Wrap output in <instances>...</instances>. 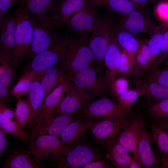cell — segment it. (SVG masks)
Here are the masks:
<instances>
[{
  "label": "cell",
  "instance_id": "obj_26",
  "mask_svg": "<svg viewBox=\"0 0 168 168\" xmlns=\"http://www.w3.org/2000/svg\"><path fill=\"white\" fill-rule=\"evenodd\" d=\"M44 72L39 73L35 77L27 94L26 99L31 111V124L40 109L45 98V92L40 82Z\"/></svg>",
  "mask_w": 168,
  "mask_h": 168
},
{
  "label": "cell",
  "instance_id": "obj_50",
  "mask_svg": "<svg viewBox=\"0 0 168 168\" xmlns=\"http://www.w3.org/2000/svg\"><path fill=\"white\" fill-rule=\"evenodd\" d=\"M0 112L10 119L15 117L14 110H13L11 107L8 106L7 104L1 100H0Z\"/></svg>",
  "mask_w": 168,
  "mask_h": 168
},
{
  "label": "cell",
  "instance_id": "obj_47",
  "mask_svg": "<svg viewBox=\"0 0 168 168\" xmlns=\"http://www.w3.org/2000/svg\"><path fill=\"white\" fill-rule=\"evenodd\" d=\"M8 133L0 127V156L2 157L3 153L7 148L9 141Z\"/></svg>",
  "mask_w": 168,
  "mask_h": 168
},
{
  "label": "cell",
  "instance_id": "obj_57",
  "mask_svg": "<svg viewBox=\"0 0 168 168\" xmlns=\"http://www.w3.org/2000/svg\"><path fill=\"white\" fill-rule=\"evenodd\" d=\"M168 131V130H167Z\"/></svg>",
  "mask_w": 168,
  "mask_h": 168
},
{
  "label": "cell",
  "instance_id": "obj_27",
  "mask_svg": "<svg viewBox=\"0 0 168 168\" xmlns=\"http://www.w3.org/2000/svg\"><path fill=\"white\" fill-rule=\"evenodd\" d=\"M98 5L102 6L111 12L122 15L135 10H140L142 5L135 4L129 0H91Z\"/></svg>",
  "mask_w": 168,
  "mask_h": 168
},
{
  "label": "cell",
  "instance_id": "obj_56",
  "mask_svg": "<svg viewBox=\"0 0 168 168\" xmlns=\"http://www.w3.org/2000/svg\"><path fill=\"white\" fill-rule=\"evenodd\" d=\"M59 1L61 0H59Z\"/></svg>",
  "mask_w": 168,
  "mask_h": 168
},
{
  "label": "cell",
  "instance_id": "obj_45",
  "mask_svg": "<svg viewBox=\"0 0 168 168\" xmlns=\"http://www.w3.org/2000/svg\"><path fill=\"white\" fill-rule=\"evenodd\" d=\"M18 0H0V22L7 15L8 10Z\"/></svg>",
  "mask_w": 168,
  "mask_h": 168
},
{
  "label": "cell",
  "instance_id": "obj_28",
  "mask_svg": "<svg viewBox=\"0 0 168 168\" xmlns=\"http://www.w3.org/2000/svg\"><path fill=\"white\" fill-rule=\"evenodd\" d=\"M64 75L60 63L49 68L44 72L40 82L45 92V98L58 85Z\"/></svg>",
  "mask_w": 168,
  "mask_h": 168
},
{
  "label": "cell",
  "instance_id": "obj_51",
  "mask_svg": "<svg viewBox=\"0 0 168 168\" xmlns=\"http://www.w3.org/2000/svg\"><path fill=\"white\" fill-rule=\"evenodd\" d=\"M143 167L141 162L137 157L133 156L128 168H140Z\"/></svg>",
  "mask_w": 168,
  "mask_h": 168
},
{
  "label": "cell",
  "instance_id": "obj_48",
  "mask_svg": "<svg viewBox=\"0 0 168 168\" xmlns=\"http://www.w3.org/2000/svg\"><path fill=\"white\" fill-rule=\"evenodd\" d=\"M113 166L108 165L103 159L98 160L90 162L83 166L82 168H111Z\"/></svg>",
  "mask_w": 168,
  "mask_h": 168
},
{
  "label": "cell",
  "instance_id": "obj_10",
  "mask_svg": "<svg viewBox=\"0 0 168 168\" xmlns=\"http://www.w3.org/2000/svg\"><path fill=\"white\" fill-rule=\"evenodd\" d=\"M72 81V77L64 76L58 85L44 98L40 109L30 126L32 129L50 121L64 96Z\"/></svg>",
  "mask_w": 168,
  "mask_h": 168
},
{
  "label": "cell",
  "instance_id": "obj_12",
  "mask_svg": "<svg viewBox=\"0 0 168 168\" xmlns=\"http://www.w3.org/2000/svg\"><path fill=\"white\" fill-rule=\"evenodd\" d=\"M127 116L96 120L90 129L92 138L104 146L107 141L114 139L124 128L129 120Z\"/></svg>",
  "mask_w": 168,
  "mask_h": 168
},
{
  "label": "cell",
  "instance_id": "obj_42",
  "mask_svg": "<svg viewBox=\"0 0 168 168\" xmlns=\"http://www.w3.org/2000/svg\"><path fill=\"white\" fill-rule=\"evenodd\" d=\"M156 13L162 24L168 25V1L159 3L155 8Z\"/></svg>",
  "mask_w": 168,
  "mask_h": 168
},
{
  "label": "cell",
  "instance_id": "obj_32",
  "mask_svg": "<svg viewBox=\"0 0 168 168\" xmlns=\"http://www.w3.org/2000/svg\"><path fill=\"white\" fill-rule=\"evenodd\" d=\"M0 127L8 133L21 140L27 146L29 143L28 133L15 120L5 116L0 112Z\"/></svg>",
  "mask_w": 168,
  "mask_h": 168
},
{
  "label": "cell",
  "instance_id": "obj_9",
  "mask_svg": "<svg viewBox=\"0 0 168 168\" xmlns=\"http://www.w3.org/2000/svg\"><path fill=\"white\" fill-rule=\"evenodd\" d=\"M99 7L91 0L69 18L65 25L68 29L79 37L88 38L99 16Z\"/></svg>",
  "mask_w": 168,
  "mask_h": 168
},
{
  "label": "cell",
  "instance_id": "obj_33",
  "mask_svg": "<svg viewBox=\"0 0 168 168\" xmlns=\"http://www.w3.org/2000/svg\"><path fill=\"white\" fill-rule=\"evenodd\" d=\"M39 73L27 70L11 90L13 97L17 99L27 94L33 80Z\"/></svg>",
  "mask_w": 168,
  "mask_h": 168
},
{
  "label": "cell",
  "instance_id": "obj_35",
  "mask_svg": "<svg viewBox=\"0 0 168 168\" xmlns=\"http://www.w3.org/2000/svg\"><path fill=\"white\" fill-rule=\"evenodd\" d=\"M147 111L150 117L157 121L168 116V98L152 103Z\"/></svg>",
  "mask_w": 168,
  "mask_h": 168
},
{
  "label": "cell",
  "instance_id": "obj_49",
  "mask_svg": "<svg viewBox=\"0 0 168 168\" xmlns=\"http://www.w3.org/2000/svg\"><path fill=\"white\" fill-rule=\"evenodd\" d=\"M10 93L12 94V93L10 88L0 83V100L6 104H8L11 106L10 99L8 97Z\"/></svg>",
  "mask_w": 168,
  "mask_h": 168
},
{
  "label": "cell",
  "instance_id": "obj_4",
  "mask_svg": "<svg viewBox=\"0 0 168 168\" xmlns=\"http://www.w3.org/2000/svg\"><path fill=\"white\" fill-rule=\"evenodd\" d=\"M69 147L71 150L67 155L48 158V161L52 163L50 167L81 168L90 162L100 159L103 154L100 150L81 142L72 145Z\"/></svg>",
  "mask_w": 168,
  "mask_h": 168
},
{
  "label": "cell",
  "instance_id": "obj_39",
  "mask_svg": "<svg viewBox=\"0 0 168 168\" xmlns=\"http://www.w3.org/2000/svg\"><path fill=\"white\" fill-rule=\"evenodd\" d=\"M146 78L168 88V67L149 71Z\"/></svg>",
  "mask_w": 168,
  "mask_h": 168
},
{
  "label": "cell",
  "instance_id": "obj_34",
  "mask_svg": "<svg viewBox=\"0 0 168 168\" xmlns=\"http://www.w3.org/2000/svg\"><path fill=\"white\" fill-rule=\"evenodd\" d=\"M141 96L137 89H129L124 93L115 98L121 108L128 115L132 111L133 106L138 98Z\"/></svg>",
  "mask_w": 168,
  "mask_h": 168
},
{
  "label": "cell",
  "instance_id": "obj_38",
  "mask_svg": "<svg viewBox=\"0 0 168 168\" xmlns=\"http://www.w3.org/2000/svg\"><path fill=\"white\" fill-rule=\"evenodd\" d=\"M129 82L124 77H118L110 84L109 89L115 98L128 90Z\"/></svg>",
  "mask_w": 168,
  "mask_h": 168
},
{
  "label": "cell",
  "instance_id": "obj_31",
  "mask_svg": "<svg viewBox=\"0 0 168 168\" xmlns=\"http://www.w3.org/2000/svg\"><path fill=\"white\" fill-rule=\"evenodd\" d=\"M14 112V120L23 129L29 127L31 122V111L26 99H17Z\"/></svg>",
  "mask_w": 168,
  "mask_h": 168
},
{
  "label": "cell",
  "instance_id": "obj_37",
  "mask_svg": "<svg viewBox=\"0 0 168 168\" xmlns=\"http://www.w3.org/2000/svg\"><path fill=\"white\" fill-rule=\"evenodd\" d=\"M0 83L10 88L14 76V67L8 61L0 58Z\"/></svg>",
  "mask_w": 168,
  "mask_h": 168
},
{
  "label": "cell",
  "instance_id": "obj_5",
  "mask_svg": "<svg viewBox=\"0 0 168 168\" xmlns=\"http://www.w3.org/2000/svg\"><path fill=\"white\" fill-rule=\"evenodd\" d=\"M114 23L109 16H99L88 39L96 64L102 68L104 67V58L110 44Z\"/></svg>",
  "mask_w": 168,
  "mask_h": 168
},
{
  "label": "cell",
  "instance_id": "obj_22",
  "mask_svg": "<svg viewBox=\"0 0 168 168\" xmlns=\"http://www.w3.org/2000/svg\"><path fill=\"white\" fill-rule=\"evenodd\" d=\"M135 88L145 96L156 101L168 98V88L147 78L136 77L132 81Z\"/></svg>",
  "mask_w": 168,
  "mask_h": 168
},
{
  "label": "cell",
  "instance_id": "obj_41",
  "mask_svg": "<svg viewBox=\"0 0 168 168\" xmlns=\"http://www.w3.org/2000/svg\"><path fill=\"white\" fill-rule=\"evenodd\" d=\"M26 9L31 14L37 15H46L49 12L45 8L35 3L33 0H21Z\"/></svg>",
  "mask_w": 168,
  "mask_h": 168
},
{
  "label": "cell",
  "instance_id": "obj_25",
  "mask_svg": "<svg viewBox=\"0 0 168 168\" xmlns=\"http://www.w3.org/2000/svg\"><path fill=\"white\" fill-rule=\"evenodd\" d=\"M91 0H61L53 15L58 27L66 25L74 14L85 7Z\"/></svg>",
  "mask_w": 168,
  "mask_h": 168
},
{
  "label": "cell",
  "instance_id": "obj_19",
  "mask_svg": "<svg viewBox=\"0 0 168 168\" xmlns=\"http://www.w3.org/2000/svg\"><path fill=\"white\" fill-rule=\"evenodd\" d=\"M120 48L117 40L114 23L110 44L104 60V67L106 68L105 75L109 87L112 82L117 77L121 58Z\"/></svg>",
  "mask_w": 168,
  "mask_h": 168
},
{
  "label": "cell",
  "instance_id": "obj_14",
  "mask_svg": "<svg viewBox=\"0 0 168 168\" xmlns=\"http://www.w3.org/2000/svg\"><path fill=\"white\" fill-rule=\"evenodd\" d=\"M144 118L138 113L129 119L124 128L114 139L132 152L140 162L137 152L138 139L140 131L144 128Z\"/></svg>",
  "mask_w": 168,
  "mask_h": 168
},
{
  "label": "cell",
  "instance_id": "obj_20",
  "mask_svg": "<svg viewBox=\"0 0 168 168\" xmlns=\"http://www.w3.org/2000/svg\"><path fill=\"white\" fill-rule=\"evenodd\" d=\"M151 140L150 134L143 128L138 136V155L143 167H160L161 160L156 156L151 148Z\"/></svg>",
  "mask_w": 168,
  "mask_h": 168
},
{
  "label": "cell",
  "instance_id": "obj_54",
  "mask_svg": "<svg viewBox=\"0 0 168 168\" xmlns=\"http://www.w3.org/2000/svg\"><path fill=\"white\" fill-rule=\"evenodd\" d=\"M137 4L142 5V4L149 1L150 0H129Z\"/></svg>",
  "mask_w": 168,
  "mask_h": 168
},
{
  "label": "cell",
  "instance_id": "obj_40",
  "mask_svg": "<svg viewBox=\"0 0 168 168\" xmlns=\"http://www.w3.org/2000/svg\"><path fill=\"white\" fill-rule=\"evenodd\" d=\"M160 53L161 54L159 59L152 66L149 71L157 68L168 56V27L163 35Z\"/></svg>",
  "mask_w": 168,
  "mask_h": 168
},
{
  "label": "cell",
  "instance_id": "obj_21",
  "mask_svg": "<svg viewBox=\"0 0 168 168\" xmlns=\"http://www.w3.org/2000/svg\"><path fill=\"white\" fill-rule=\"evenodd\" d=\"M107 151L105 159L115 168H128L132 156L130 152L114 139L104 146Z\"/></svg>",
  "mask_w": 168,
  "mask_h": 168
},
{
  "label": "cell",
  "instance_id": "obj_23",
  "mask_svg": "<svg viewBox=\"0 0 168 168\" xmlns=\"http://www.w3.org/2000/svg\"><path fill=\"white\" fill-rule=\"evenodd\" d=\"M29 151L21 147L10 149L2 166L3 168H46L35 163L30 157Z\"/></svg>",
  "mask_w": 168,
  "mask_h": 168
},
{
  "label": "cell",
  "instance_id": "obj_30",
  "mask_svg": "<svg viewBox=\"0 0 168 168\" xmlns=\"http://www.w3.org/2000/svg\"><path fill=\"white\" fill-rule=\"evenodd\" d=\"M168 27V25L163 24L156 26L149 35L148 44L152 56V65L160 55L163 35Z\"/></svg>",
  "mask_w": 168,
  "mask_h": 168
},
{
  "label": "cell",
  "instance_id": "obj_46",
  "mask_svg": "<svg viewBox=\"0 0 168 168\" xmlns=\"http://www.w3.org/2000/svg\"><path fill=\"white\" fill-rule=\"evenodd\" d=\"M37 4L47 10L49 12L56 11L58 2L55 0H33Z\"/></svg>",
  "mask_w": 168,
  "mask_h": 168
},
{
  "label": "cell",
  "instance_id": "obj_52",
  "mask_svg": "<svg viewBox=\"0 0 168 168\" xmlns=\"http://www.w3.org/2000/svg\"><path fill=\"white\" fill-rule=\"evenodd\" d=\"M167 130H168V116L157 121L156 123Z\"/></svg>",
  "mask_w": 168,
  "mask_h": 168
},
{
  "label": "cell",
  "instance_id": "obj_24",
  "mask_svg": "<svg viewBox=\"0 0 168 168\" xmlns=\"http://www.w3.org/2000/svg\"><path fill=\"white\" fill-rule=\"evenodd\" d=\"M114 28L118 43L130 58L138 76L142 72L137 66L135 57L138 52L140 41L133 35L122 29L114 23Z\"/></svg>",
  "mask_w": 168,
  "mask_h": 168
},
{
  "label": "cell",
  "instance_id": "obj_29",
  "mask_svg": "<svg viewBox=\"0 0 168 168\" xmlns=\"http://www.w3.org/2000/svg\"><path fill=\"white\" fill-rule=\"evenodd\" d=\"M150 134L161 157H168V131L156 123L152 127Z\"/></svg>",
  "mask_w": 168,
  "mask_h": 168
},
{
  "label": "cell",
  "instance_id": "obj_55",
  "mask_svg": "<svg viewBox=\"0 0 168 168\" xmlns=\"http://www.w3.org/2000/svg\"><path fill=\"white\" fill-rule=\"evenodd\" d=\"M165 66L168 67V59L166 62Z\"/></svg>",
  "mask_w": 168,
  "mask_h": 168
},
{
  "label": "cell",
  "instance_id": "obj_3",
  "mask_svg": "<svg viewBox=\"0 0 168 168\" xmlns=\"http://www.w3.org/2000/svg\"><path fill=\"white\" fill-rule=\"evenodd\" d=\"M14 13L16 22V45L11 64L14 67L19 65L30 53L33 28L30 14L21 1Z\"/></svg>",
  "mask_w": 168,
  "mask_h": 168
},
{
  "label": "cell",
  "instance_id": "obj_11",
  "mask_svg": "<svg viewBox=\"0 0 168 168\" xmlns=\"http://www.w3.org/2000/svg\"><path fill=\"white\" fill-rule=\"evenodd\" d=\"M70 39L63 37L49 48L36 55L30 60L27 70L42 72L60 63Z\"/></svg>",
  "mask_w": 168,
  "mask_h": 168
},
{
  "label": "cell",
  "instance_id": "obj_1",
  "mask_svg": "<svg viewBox=\"0 0 168 168\" xmlns=\"http://www.w3.org/2000/svg\"><path fill=\"white\" fill-rule=\"evenodd\" d=\"M88 39L70 38L60 63L65 75L72 77L80 71L97 65L88 45Z\"/></svg>",
  "mask_w": 168,
  "mask_h": 168
},
{
  "label": "cell",
  "instance_id": "obj_17",
  "mask_svg": "<svg viewBox=\"0 0 168 168\" xmlns=\"http://www.w3.org/2000/svg\"><path fill=\"white\" fill-rule=\"evenodd\" d=\"M77 118L76 115L59 114L56 116L48 122L31 129L27 133L29 143L41 135L59 137L63 130Z\"/></svg>",
  "mask_w": 168,
  "mask_h": 168
},
{
  "label": "cell",
  "instance_id": "obj_53",
  "mask_svg": "<svg viewBox=\"0 0 168 168\" xmlns=\"http://www.w3.org/2000/svg\"><path fill=\"white\" fill-rule=\"evenodd\" d=\"M160 168H168V157H161Z\"/></svg>",
  "mask_w": 168,
  "mask_h": 168
},
{
  "label": "cell",
  "instance_id": "obj_13",
  "mask_svg": "<svg viewBox=\"0 0 168 168\" xmlns=\"http://www.w3.org/2000/svg\"><path fill=\"white\" fill-rule=\"evenodd\" d=\"M93 100L90 95L75 86L71 81L66 92L53 115H76L88 103Z\"/></svg>",
  "mask_w": 168,
  "mask_h": 168
},
{
  "label": "cell",
  "instance_id": "obj_16",
  "mask_svg": "<svg viewBox=\"0 0 168 168\" xmlns=\"http://www.w3.org/2000/svg\"><path fill=\"white\" fill-rule=\"evenodd\" d=\"M121 16L117 25L133 35L145 33L149 35L156 26L139 10Z\"/></svg>",
  "mask_w": 168,
  "mask_h": 168
},
{
  "label": "cell",
  "instance_id": "obj_18",
  "mask_svg": "<svg viewBox=\"0 0 168 168\" xmlns=\"http://www.w3.org/2000/svg\"><path fill=\"white\" fill-rule=\"evenodd\" d=\"M95 120L77 117L69 124L60 134L62 142L67 146L81 142Z\"/></svg>",
  "mask_w": 168,
  "mask_h": 168
},
{
  "label": "cell",
  "instance_id": "obj_43",
  "mask_svg": "<svg viewBox=\"0 0 168 168\" xmlns=\"http://www.w3.org/2000/svg\"><path fill=\"white\" fill-rule=\"evenodd\" d=\"M138 51L143 54L147 58L151 68L153 64L152 56L148 44V39H145L140 40Z\"/></svg>",
  "mask_w": 168,
  "mask_h": 168
},
{
  "label": "cell",
  "instance_id": "obj_8",
  "mask_svg": "<svg viewBox=\"0 0 168 168\" xmlns=\"http://www.w3.org/2000/svg\"><path fill=\"white\" fill-rule=\"evenodd\" d=\"M27 146L37 164L49 157L65 156L71 150L69 147L63 144L58 136L52 135L40 136L30 142Z\"/></svg>",
  "mask_w": 168,
  "mask_h": 168
},
{
  "label": "cell",
  "instance_id": "obj_36",
  "mask_svg": "<svg viewBox=\"0 0 168 168\" xmlns=\"http://www.w3.org/2000/svg\"><path fill=\"white\" fill-rule=\"evenodd\" d=\"M131 76H134L136 77L138 76L128 55L124 50L122 49L117 77L119 76L126 77Z\"/></svg>",
  "mask_w": 168,
  "mask_h": 168
},
{
  "label": "cell",
  "instance_id": "obj_15",
  "mask_svg": "<svg viewBox=\"0 0 168 168\" xmlns=\"http://www.w3.org/2000/svg\"><path fill=\"white\" fill-rule=\"evenodd\" d=\"M16 22L14 13L8 14L0 22V58L11 63L16 45Z\"/></svg>",
  "mask_w": 168,
  "mask_h": 168
},
{
  "label": "cell",
  "instance_id": "obj_2",
  "mask_svg": "<svg viewBox=\"0 0 168 168\" xmlns=\"http://www.w3.org/2000/svg\"><path fill=\"white\" fill-rule=\"evenodd\" d=\"M30 18L33 32L30 45L31 52L27 56L30 60L63 37L54 31V29L58 26L53 14L50 16L30 14Z\"/></svg>",
  "mask_w": 168,
  "mask_h": 168
},
{
  "label": "cell",
  "instance_id": "obj_44",
  "mask_svg": "<svg viewBox=\"0 0 168 168\" xmlns=\"http://www.w3.org/2000/svg\"><path fill=\"white\" fill-rule=\"evenodd\" d=\"M135 61L137 66L142 72L150 70L151 67L148 60L143 54L138 51L136 55Z\"/></svg>",
  "mask_w": 168,
  "mask_h": 168
},
{
  "label": "cell",
  "instance_id": "obj_7",
  "mask_svg": "<svg viewBox=\"0 0 168 168\" xmlns=\"http://www.w3.org/2000/svg\"><path fill=\"white\" fill-rule=\"evenodd\" d=\"M76 115L78 118L99 120L121 118L128 115L117 102L105 95L90 102Z\"/></svg>",
  "mask_w": 168,
  "mask_h": 168
},
{
  "label": "cell",
  "instance_id": "obj_6",
  "mask_svg": "<svg viewBox=\"0 0 168 168\" xmlns=\"http://www.w3.org/2000/svg\"><path fill=\"white\" fill-rule=\"evenodd\" d=\"M103 68L96 65L80 71L72 77V82L82 91L90 95L93 100L106 95L109 85Z\"/></svg>",
  "mask_w": 168,
  "mask_h": 168
}]
</instances>
